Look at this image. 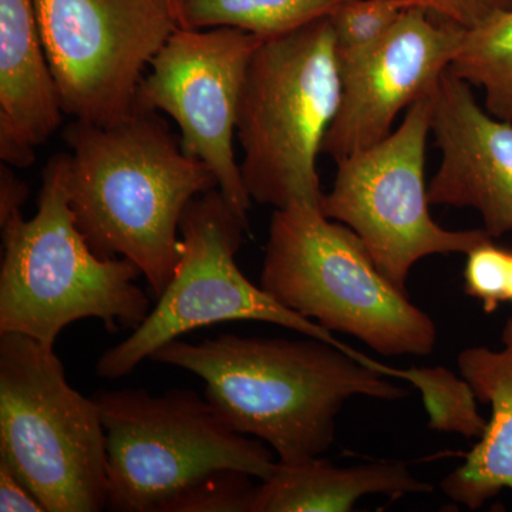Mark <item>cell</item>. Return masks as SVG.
I'll list each match as a JSON object with an SVG mask.
<instances>
[{"label":"cell","instance_id":"cell-16","mask_svg":"<svg viewBox=\"0 0 512 512\" xmlns=\"http://www.w3.org/2000/svg\"><path fill=\"white\" fill-rule=\"evenodd\" d=\"M431 491L433 485L413 477L404 463L340 468L320 457L278 461L274 473L256 485L251 512H348L367 495L394 500Z\"/></svg>","mask_w":512,"mask_h":512},{"label":"cell","instance_id":"cell-12","mask_svg":"<svg viewBox=\"0 0 512 512\" xmlns=\"http://www.w3.org/2000/svg\"><path fill=\"white\" fill-rule=\"evenodd\" d=\"M464 32L429 10L407 8L372 45L338 53L342 97L322 153L339 161L389 136L400 111L439 89Z\"/></svg>","mask_w":512,"mask_h":512},{"label":"cell","instance_id":"cell-27","mask_svg":"<svg viewBox=\"0 0 512 512\" xmlns=\"http://www.w3.org/2000/svg\"><path fill=\"white\" fill-rule=\"evenodd\" d=\"M168 3H170L171 8H173L175 18H177V0H168Z\"/></svg>","mask_w":512,"mask_h":512},{"label":"cell","instance_id":"cell-4","mask_svg":"<svg viewBox=\"0 0 512 512\" xmlns=\"http://www.w3.org/2000/svg\"><path fill=\"white\" fill-rule=\"evenodd\" d=\"M261 288L330 332L362 340L383 356L433 352V319L377 268L355 232L319 207L275 210Z\"/></svg>","mask_w":512,"mask_h":512},{"label":"cell","instance_id":"cell-7","mask_svg":"<svg viewBox=\"0 0 512 512\" xmlns=\"http://www.w3.org/2000/svg\"><path fill=\"white\" fill-rule=\"evenodd\" d=\"M107 446V510L164 512L192 484L220 470L265 480L278 461L264 441L232 430L192 390L93 394Z\"/></svg>","mask_w":512,"mask_h":512},{"label":"cell","instance_id":"cell-1","mask_svg":"<svg viewBox=\"0 0 512 512\" xmlns=\"http://www.w3.org/2000/svg\"><path fill=\"white\" fill-rule=\"evenodd\" d=\"M69 204L101 258L133 262L160 298L180 261V222L195 197L218 188L210 168L188 156L158 111L136 109L116 123L74 120Z\"/></svg>","mask_w":512,"mask_h":512},{"label":"cell","instance_id":"cell-3","mask_svg":"<svg viewBox=\"0 0 512 512\" xmlns=\"http://www.w3.org/2000/svg\"><path fill=\"white\" fill-rule=\"evenodd\" d=\"M69 153L50 158L35 217L22 211L2 225L0 333L30 336L53 346L60 332L96 318L109 332L136 329L150 299L136 285L141 271L124 258H101L83 237L69 204Z\"/></svg>","mask_w":512,"mask_h":512},{"label":"cell","instance_id":"cell-24","mask_svg":"<svg viewBox=\"0 0 512 512\" xmlns=\"http://www.w3.org/2000/svg\"><path fill=\"white\" fill-rule=\"evenodd\" d=\"M0 511L46 512L45 507L6 461L0 460Z\"/></svg>","mask_w":512,"mask_h":512},{"label":"cell","instance_id":"cell-19","mask_svg":"<svg viewBox=\"0 0 512 512\" xmlns=\"http://www.w3.org/2000/svg\"><path fill=\"white\" fill-rule=\"evenodd\" d=\"M399 380L420 390L429 414V427L467 439L483 436L487 420L478 413L477 397L467 380L458 379L446 367L400 369Z\"/></svg>","mask_w":512,"mask_h":512},{"label":"cell","instance_id":"cell-26","mask_svg":"<svg viewBox=\"0 0 512 512\" xmlns=\"http://www.w3.org/2000/svg\"><path fill=\"white\" fill-rule=\"evenodd\" d=\"M508 302H512V251L510 256V278H508Z\"/></svg>","mask_w":512,"mask_h":512},{"label":"cell","instance_id":"cell-20","mask_svg":"<svg viewBox=\"0 0 512 512\" xmlns=\"http://www.w3.org/2000/svg\"><path fill=\"white\" fill-rule=\"evenodd\" d=\"M403 0H348L329 16L336 53L375 43L393 28L406 10Z\"/></svg>","mask_w":512,"mask_h":512},{"label":"cell","instance_id":"cell-5","mask_svg":"<svg viewBox=\"0 0 512 512\" xmlns=\"http://www.w3.org/2000/svg\"><path fill=\"white\" fill-rule=\"evenodd\" d=\"M342 97L329 18L266 39L248 66L239 101L241 174L252 201L276 210L319 207L316 161Z\"/></svg>","mask_w":512,"mask_h":512},{"label":"cell","instance_id":"cell-13","mask_svg":"<svg viewBox=\"0 0 512 512\" xmlns=\"http://www.w3.org/2000/svg\"><path fill=\"white\" fill-rule=\"evenodd\" d=\"M439 170L427 192L431 205L474 208L490 237L512 232V123L485 113L471 86L450 69L433 111Z\"/></svg>","mask_w":512,"mask_h":512},{"label":"cell","instance_id":"cell-2","mask_svg":"<svg viewBox=\"0 0 512 512\" xmlns=\"http://www.w3.org/2000/svg\"><path fill=\"white\" fill-rule=\"evenodd\" d=\"M153 362L205 382V399L232 430L271 446L285 464L323 456L336 417L355 396L403 399L407 390L323 340L247 338L225 333L201 343L175 339Z\"/></svg>","mask_w":512,"mask_h":512},{"label":"cell","instance_id":"cell-14","mask_svg":"<svg viewBox=\"0 0 512 512\" xmlns=\"http://www.w3.org/2000/svg\"><path fill=\"white\" fill-rule=\"evenodd\" d=\"M33 0H0V158L35 163V148L63 120Z\"/></svg>","mask_w":512,"mask_h":512},{"label":"cell","instance_id":"cell-22","mask_svg":"<svg viewBox=\"0 0 512 512\" xmlns=\"http://www.w3.org/2000/svg\"><path fill=\"white\" fill-rule=\"evenodd\" d=\"M466 255L464 289L491 315L508 302L511 251L498 247L493 238H488Z\"/></svg>","mask_w":512,"mask_h":512},{"label":"cell","instance_id":"cell-21","mask_svg":"<svg viewBox=\"0 0 512 512\" xmlns=\"http://www.w3.org/2000/svg\"><path fill=\"white\" fill-rule=\"evenodd\" d=\"M251 477L237 470L215 471L178 495L164 512H251L256 487Z\"/></svg>","mask_w":512,"mask_h":512},{"label":"cell","instance_id":"cell-11","mask_svg":"<svg viewBox=\"0 0 512 512\" xmlns=\"http://www.w3.org/2000/svg\"><path fill=\"white\" fill-rule=\"evenodd\" d=\"M264 40L235 28H177L151 60L136 100V109L173 117L185 153L210 168L247 222L252 200L235 160L234 134L248 66Z\"/></svg>","mask_w":512,"mask_h":512},{"label":"cell","instance_id":"cell-9","mask_svg":"<svg viewBox=\"0 0 512 512\" xmlns=\"http://www.w3.org/2000/svg\"><path fill=\"white\" fill-rule=\"evenodd\" d=\"M436 92L410 106L380 143L336 161L335 183L319 205L325 217L355 232L380 272L403 292L420 259L467 254L493 238L485 229L450 231L430 215L424 164Z\"/></svg>","mask_w":512,"mask_h":512},{"label":"cell","instance_id":"cell-8","mask_svg":"<svg viewBox=\"0 0 512 512\" xmlns=\"http://www.w3.org/2000/svg\"><path fill=\"white\" fill-rule=\"evenodd\" d=\"M245 231L248 222L239 217L218 188L195 197L181 218V255L170 284L144 322L100 356L97 376L114 380L130 375L171 340L229 320H258L284 326L328 342L386 376L389 366L350 348L330 330L285 308L242 274L235 256Z\"/></svg>","mask_w":512,"mask_h":512},{"label":"cell","instance_id":"cell-15","mask_svg":"<svg viewBox=\"0 0 512 512\" xmlns=\"http://www.w3.org/2000/svg\"><path fill=\"white\" fill-rule=\"evenodd\" d=\"M501 340V350L468 348L457 360L477 400L491 407L483 436L441 483L444 494L468 510H480L505 488L512 490V318Z\"/></svg>","mask_w":512,"mask_h":512},{"label":"cell","instance_id":"cell-18","mask_svg":"<svg viewBox=\"0 0 512 512\" xmlns=\"http://www.w3.org/2000/svg\"><path fill=\"white\" fill-rule=\"evenodd\" d=\"M451 70L485 92V107L512 123V8L466 29Z\"/></svg>","mask_w":512,"mask_h":512},{"label":"cell","instance_id":"cell-6","mask_svg":"<svg viewBox=\"0 0 512 512\" xmlns=\"http://www.w3.org/2000/svg\"><path fill=\"white\" fill-rule=\"evenodd\" d=\"M0 460L46 512L107 508L99 406L70 386L53 346L22 333H0Z\"/></svg>","mask_w":512,"mask_h":512},{"label":"cell","instance_id":"cell-23","mask_svg":"<svg viewBox=\"0 0 512 512\" xmlns=\"http://www.w3.org/2000/svg\"><path fill=\"white\" fill-rule=\"evenodd\" d=\"M403 3L406 8L429 10L464 29L474 28L495 13L512 8V0H403Z\"/></svg>","mask_w":512,"mask_h":512},{"label":"cell","instance_id":"cell-25","mask_svg":"<svg viewBox=\"0 0 512 512\" xmlns=\"http://www.w3.org/2000/svg\"><path fill=\"white\" fill-rule=\"evenodd\" d=\"M29 188L10 170L9 165H0V222L8 220L10 215L22 211L28 200Z\"/></svg>","mask_w":512,"mask_h":512},{"label":"cell","instance_id":"cell-10","mask_svg":"<svg viewBox=\"0 0 512 512\" xmlns=\"http://www.w3.org/2000/svg\"><path fill=\"white\" fill-rule=\"evenodd\" d=\"M60 106L116 123L136 110L151 60L178 28L168 0H33Z\"/></svg>","mask_w":512,"mask_h":512},{"label":"cell","instance_id":"cell-17","mask_svg":"<svg viewBox=\"0 0 512 512\" xmlns=\"http://www.w3.org/2000/svg\"><path fill=\"white\" fill-rule=\"evenodd\" d=\"M348 0H177L178 28H235L262 37L288 35L329 18Z\"/></svg>","mask_w":512,"mask_h":512}]
</instances>
